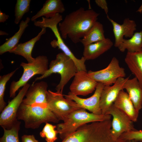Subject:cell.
I'll list each match as a JSON object with an SVG mask.
<instances>
[{
  "label": "cell",
  "mask_w": 142,
  "mask_h": 142,
  "mask_svg": "<svg viewBox=\"0 0 142 142\" xmlns=\"http://www.w3.org/2000/svg\"><path fill=\"white\" fill-rule=\"evenodd\" d=\"M42 28L41 31L36 37L25 42L18 44L14 49L9 52L23 57L26 59L28 63L33 62L35 59L32 55L33 47L36 43L40 40L41 36L46 32V28Z\"/></svg>",
  "instance_id": "19"
},
{
  "label": "cell",
  "mask_w": 142,
  "mask_h": 142,
  "mask_svg": "<svg viewBox=\"0 0 142 142\" xmlns=\"http://www.w3.org/2000/svg\"><path fill=\"white\" fill-rule=\"evenodd\" d=\"M47 83L41 81L32 83L26 94L22 103L27 105L35 104L47 106L46 95Z\"/></svg>",
  "instance_id": "15"
},
{
  "label": "cell",
  "mask_w": 142,
  "mask_h": 142,
  "mask_svg": "<svg viewBox=\"0 0 142 142\" xmlns=\"http://www.w3.org/2000/svg\"><path fill=\"white\" fill-rule=\"evenodd\" d=\"M18 69L17 68L10 73L0 77V112H1L6 106L4 97L6 84L8 81Z\"/></svg>",
  "instance_id": "29"
},
{
  "label": "cell",
  "mask_w": 142,
  "mask_h": 142,
  "mask_svg": "<svg viewBox=\"0 0 142 142\" xmlns=\"http://www.w3.org/2000/svg\"><path fill=\"white\" fill-rule=\"evenodd\" d=\"M31 85L25 84L19 90L18 94L11 101L1 112L0 115V125L2 128L9 129L18 121L17 114L24 98Z\"/></svg>",
  "instance_id": "10"
},
{
  "label": "cell",
  "mask_w": 142,
  "mask_h": 142,
  "mask_svg": "<svg viewBox=\"0 0 142 142\" xmlns=\"http://www.w3.org/2000/svg\"><path fill=\"white\" fill-rule=\"evenodd\" d=\"M107 17L113 26L115 40L114 45L115 47H118L124 39V36L126 38L131 37L136 29L135 21L129 18H125L123 23L120 24L110 18L108 16Z\"/></svg>",
  "instance_id": "16"
},
{
  "label": "cell",
  "mask_w": 142,
  "mask_h": 142,
  "mask_svg": "<svg viewBox=\"0 0 142 142\" xmlns=\"http://www.w3.org/2000/svg\"><path fill=\"white\" fill-rule=\"evenodd\" d=\"M111 122L110 119L83 125L62 142H125L120 138L113 139L110 131Z\"/></svg>",
  "instance_id": "2"
},
{
  "label": "cell",
  "mask_w": 142,
  "mask_h": 142,
  "mask_svg": "<svg viewBox=\"0 0 142 142\" xmlns=\"http://www.w3.org/2000/svg\"><path fill=\"white\" fill-rule=\"evenodd\" d=\"M48 60L47 56L39 55L35 58L32 63L22 62L20 64L23 69L22 75L18 80L13 81L9 88V97L14 98L16 93L21 87L23 86L34 76L37 74L44 75L48 70Z\"/></svg>",
  "instance_id": "6"
},
{
  "label": "cell",
  "mask_w": 142,
  "mask_h": 142,
  "mask_svg": "<svg viewBox=\"0 0 142 142\" xmlns=\"http://www.w3.org/2000/svg\"><path fill=\"white\" fill-rule=\"evenodd\" d=\"M125 61L142 88V51L127 52Z\"/></svg>",
  "instance_id": "22"
},
{
  "label": "cell",
  "mask_w": 142,
  "mask_h": 142,
  "mask_svg": "<svg viewBox=\"0 0 142 142\" xmlns=\"http://www.w3.org/2000/svg\"><path fill=\"white\" fill-rule=\"evenodd\" d=\"M31 0H17L15 8L14 23L18 24L23 15L29 10Z\"/></svg>",
  "instance_id": "27"
},
{
  "label": "cell",
  "mask_w": 142,
  "mask_h": 142,
  "mask_svg": "<svg viewBox=\"0 0 142 142\" xmlns=\"http://www.w3.org/2000/svg\"><path fill=\"white\" fill-rule=\"evenodd\" d=\"M22 142H39L34 135H24L21 137Z\"/></svg>",
  "instance_id": "32"
},
{
  "label": "cell",
  "mask_w": 142,
  "mask_h": 142,
  "mask_svg": "<svg viewBox=\"0 0 142 142\" xmlns=\"http://www.w3.org/2000/svg\"><path fill=\"white\" fill-rule=\"evenodd\" d=\"M87 72L91 78L104 86L111 85L114 84L119 78L126 76L124 68L120 66L118 60L115 57L112 58L105 68L95 71L90 70Z\"/></svg>",
  "instance_id": "9"
},
{
  "label": "cell",
  "mask_w": 142,
  "mask_h": 142,
  "mask_svg": "<svg viewBox=\"0 0 142 142\" xmlns=\"http://www.w3.org/2000/svg\"><path fill=\"white\" fill-rule=\"evenodd\" d=\"M57 126L53 125L48 123L45 124L42 130L40 132V136L45 138L47 142H54L57 139V130H55Z\"/></svg>",
  "instance_id": "28"
},
{
  "label": "cell",
  "mask_w": 142,
  "mask_h": 142,
  "mask_svg": "<svg viewBox=\"0 0 142 142\" xmlns=\"http://www.w3.org/2000/svg\"><path fill=\"white\" fill-rule=\"evenodd\" d=\"M17 118L23 121L26 128L32 129L38 128L43 123H58L59 121L47 106L27 105L22 103L17 112Z\"/></svg>",
  "instance_id": "3"
},
{
  "label": "cell",
  "mask_w": 142,
  "mask_h": 142,
  "mask_svg": "<svg viewBox=\"0 0 142 142\" xmlns=\"http://www.w3.org/2000/svg\"><path fill=\"white\" fill-rule=\"evenodd\" d=\"M107 114L111 115L113 117L110 131L114 140L118 139L124 133L136 130L134 127L133 122L129 117L115 106L114 104L109 108Z\"/></svg>",
  "instance_id": "11"
},
{
  "label": "cell",
  "mask_w": 142,
  "mask_h": 142,
  "mask_svg": "<svg viewBox=\"0 0 142 142\" xmlns=\"http://www.w3.org/2000/svg\"><path fill=\"white\" fill-rule=\"evenodd\" d=\"M113 43L109 38L84 47L83 57L86 60L95 59L110 49Z\"/></svg>",
  "instance_id": "17"
},
{
  "label": "cell",
  "mask_w": 142,
  "mask_h": 142,
  "mask_svg": "<svg viewBox=\"0 0 142 142\" xmlns=\"http://www.w3.org/2000/svg\"><path fill=\"white\" fill-rule=\"evenodd\" d=\"M110 115H97L87 112L80 108L70 113L63 121L57 125V129L60 139L63 140L73 133L80 127L85 124L94 122L111 119Z\"/></svg>",
  "instance_id": "4"
},
{
  "label": "cell",
  "mask_w": 142,
  "mask_h": 142,
  "mask_svg": "<svg viewBox=\"0 0 142 142\" xmlns=\"http://www.w3.org/2000/svg\"><path fill=\"white\" fill-rule=\"evenodd\" d=\"M65 9L61 0H48L44 4L43 7L31 19L35 22L38 18L44 16L49 18L54 16L56 14L62 13Z\"/></svg>",
  "instance_id": "20"
},
{
  "label": "cell",
  "mask_w": 142,
  "mask_h": 142,
  "mask_svg": "<svg viewBox=\"0 0 142 142\" xmlns=\"http://www.w3.org/2000/svg\"><path fill=\"white\" fill-rule=\"evenodd\" d=\"M119 50L124 52H136L142 51V30L134 33L130 39H124L118 47Z\"/></svg>",
  "instance_id": "24"
},
{
  "label": "cell",
  "mask_w": 142,
  "mask_h": 142,
  "mask_svg": "<svg viewBox=\"0 0 142 142\" xmlns=\"http://www.w3.org/2000/svg\"><path fill=\"white\" fill-rule=\"evenodd\" d=\"M8 35V34L7 33L3 31H2L1 30L0 31V35L1 36L2 35H6L7 36Z\"/></svg>",
  "instance_id": "35"
},
{
  "label": "cell",
  "mask_w": 142,
  "mask_h": 142,
  "mask_svg": "<svg viewBox=\"0 0 142 142\" xmlns=\"http://www.w3.org/2000/svg\"><path fill=\"white\" fill-rule=\"evenodd\" d=\"M103 24L97 21L81 40L80 42L84 46L103 40L106 38Z\"/></svg>",
  "instance_id": "25"
},
{
  "label": "cell",
  "mask_w": 142,
  "mask_h": 142,
  "mask_svg": "<svg viewBox=\"0 0 142 142\" xmlns=\"http://www.w3.org/2000/svg\"><path fill=\"white\" fill-rule=\"evenodd\" d=\"M77 72L73 61L63 52L58 54L55 59L50 62L49 68L45 74L36 78L33 83L37 80L47 78L53 73H57L60 76L59 83L57 86V92L63 93L64 87Z\"/></svg>",
  "instance_id": "5"
},
{
  "label": "cell",
  "mask_w": 142,
  "mask_h": 142,
  "mask_svg": "<svg viewBox=\"0 0 142 142\" xmlns=\"http://www.w3.org/2000/svg\"><path fill=\"white\" fill-rule=\"evenodd\" d=\"M95 1L98 6L104 10L107 16H108V9L106 1L105 0H95Z\"/></svg>",
  "instance_id": "31"
},
{
  "label": "cell",
  "mask_w": 142,
  "mask_h": 142,
  "mask_svg": "<svg viewBox=\"0 0 142 142\" xmlns=\"http://www.w3.org/2000/svg\"><path fill=\"white\" fill-rule=\"evenodd\" d=\"M129 79L128 77L119 78L113 85L105 86L101 94L99 105L102 115H107L108 111L116 99L124 84Z\"/></svg>",
  "instance_id": "12"
},
{
  "label": "cell",
  "mask_w": 142,
  "mask_h": 142,
  "mask_svg": "<svg viewBox=\"0 0 142 142\" xmlns=\"http://www.w3.org/2000/svg\"><path fill=\"white\" fill-rule=\"evenodd\" d=\"M99 15L93 9L80 7L67 15L59 23L63 39L68 37L75 44L80 42L95 23Z\"/></svg>",
  "instance_id": "1"
},
{
  "label": "cell",
  "mask_w": 142,
  "mask_h": 142,
  "mask_svg": "<svg viewBox=\"0 0 142 142\" xmlns=\"http://www.w3.org/2000/svg\"><path fill=\"white\" fill-rule=\"evenodd\" d=\"M126 141L134 140L142 142V130H130L123 133L120 138Z\"/></svg>",
  "instance_id": "30"
},
{
  "label": "cell",
  "mask_w": 142,
  "mask_h": 142,
  "mask_svg": "<svg viewBox=\"0 0 142 142\" xmlns=\"http://www.w3.org/2000/svg\"><path fill=\"white\" fill-rule=\"evenodd\" d=\"M69 87L71 94L86 96L95 90L98 83L91 78L87 71H77Z\"/></svg>",
  "instance_id": "13"
},
{
  "label": "cell",
  "mask_w": 142,
  "mask_h": 142,
  "mask_svg": "<svg viewBox=\"0 0 142 142\" xmlns=\"http://www.w3.org/2000/svg\"><path fill=\"white\" fill-rule=\"evenodd\" d=\"M123 89L127 92L135 109L139 111L142 108V88L136 78L128 79Z\"/></svg>",
  "instance_id": "21"
},
{
  "label": "cell",
  "mask_w": 142,
  "mask_h": 142,
  "mask_svg": "<svg viewBox=\"0 0 142 142\" xmlns=\"http://www.w3.org/2000/svg\"><path fill=\"white\" fill-rule=\"evenodd\" d=\"M9 16L0 11V22L4 23L8 18Z\"/></svg>",
  "instance_id": "33"
},
{
  "label": "cell",
  "mask_w": 142,
  "mask_h": 142,
  "mask_svg": "<svg viewBox=\"0 0 142 142\" xmlns=\"http://www.w3.org/2000/svg\"><path fill=\"white\" fill-rule=\"evenodd\" d=\"M125 142H136L134 140H132L126 141Z\"/></svg>",
  "instance_id": "36"
},
{
  "label": "cell",
  "mask_w": 142,
  "mask_h": 142,
  "mask_svg": "<svg viewBox=\"0 0 142 142\" xmlns=\"http://www.w3.org/2000/svg\"><path fill=\"white\" fill-rule=\"evenodd\" d=\"M30 20V18L27 17L25 21L22 20L21 22L18 31L0 46V55H2L7 52H9L17 45L26 29L28 26V23Z\"/></svg>",
  "instance_id": "23"
},
{
  "label": "cell",
  "mask_w": 142,
  "mask_h": 142,
  "mask_svg": "<svg viewBox=\"0 0 142 142\" xmlns=\"http://www.w3.org/2000/svg\"><path fill=\"white\" fill-rule=\"evenodd\" d=\"M136 12H139L140 14H141L142 13V3L140 6L137 9L136 11Z\"/></svg>",
  "instance_id": "34"
},
{
  "label": "cell",
  "mask_w": 142,
  "mask_h": 142,
  "mask_svg": "<svg viewBox=\"0 0 142 142\" xmlns=\"http://www.w3.org/2000/svg\"><path fill=\"white\" fill-rule=\"evenodd\" d=\"M114 105L126 114L133 122L137 121L139 111L135 108L127 93L123 90L120 91Z\"/></svg>",
  "instance_id": "18"
},
{
  "label": "cell",
  "mask_w": 142,
  "mask_h": 142,
  "mask_svg": "<svg viewBox=\"0 0 142 142\" xmlns=\"http://www.w3.org/2000/svg\"><path fill=\"white\" fill-rule=\"evenodd\" d=\"M63 96V93L50 90H48L46 95L47 107L59 120L63 121L72 112L82 108L75 102Z\"/></svg>",
  "instance_id": "7"
},
{
  "label": "cell",
  "mask_w": 142,
  "mask_h": 142,
  "mask_svg": "<svg viewBox=\"0 0 142 142\" xmlns=\"http://www.w3.org/2000/svg\"><path fill=\"white\" fill-rule=\"evenodd\" d=\"M104 85L98 83L93 95L87 98H83L69 92L67 95H64L65 98L72 100L76 103L82 108L87 109L94 114H102L99 102L101 92Z\"/></svg>",
  "instance_id": "14"
},
{
  "label": "cell",
  "mask_w": 142,
  "mask_h": 142,
  "mask_svg": "<svg viewBox=\"0 0 142 142\" xmlns=\"http://www.w3.org/2000/svg\"><path fill=\"white\" fill-rule=\"evenodd\" d=\"M62 19V16L59 13H57L54 16L50 18L42 17L41 21H35L34 22V25L42 28L45 27L50 28L57 39H54L51 42V46L53 48L58 47L71 59L76 66H78L81 63V60L77 58L66 45L58 30L57 25Z\"/></svg>",
  "instance_id": "8"
},
{
  "label": "cell",
  "mask_w": 142,
  "mask_h": 142,
  "mask_svg": "<svg viewBox=\"0 0 142 142\" xmlns=\"http://www.w3.org/2000/svg\"><path fill=\"white\" fill-rule=\"evenodd\" d=\"M20 124L21 122L18 120L9 129L2 128L4 133L0 138V142H19L18 132Z\"/></svg>",
  "instance_id": "26"
}]
</instances>
